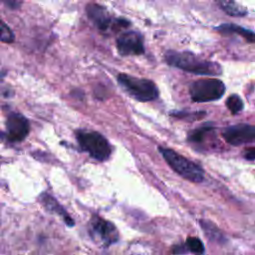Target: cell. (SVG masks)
Segmentation results:
<instances>
[{
	"label": "cell",
	"mask_w": 255,
	"mask_h": 255,
	"mask_svg": "<svg viewBox=\"0 0 255 255\" xmlns=\"http://www.w3.org/2000/svg\"><path fill=\"white\" fill-rule=\"evenodd\" d=\"M77 140L81 148L87 151L93 158L104 161L112 153V147L107 138L98 131L78 130Z\"/></svg>",
	"instance_id": "obj_4"
},
{
	"label": "cell",
	"mask_w": 255,
	"mask_h": 255,
	"mask_svg": "<svg viewBox=\"0 0 255 255\" xmlns=\"http://www.w3.org/2000/svg\"><path fill=\"white\" fill-rule=\"evenodd\" d=\"M217 30L221 33H234L243 37L250 43H255V33L246 28H243L236 24H222L217 27Z\"/></svg>",
	"instance_id": "obj_12"
},
{
	"label": "cell",
	"mask_w": 255,
	"mask_h": 255,
	"mask_svg": "<svg viewBox=\"0 0 255 255\" xmlns=\"http://www.w3.org/2000/svg\"><path fill=\"white\" fill-rule=\"evenodd\" d=\"M187 251H190L194 254H202L204 252V246L201 240L197 237H188L185 242Z\"/></svg>",
	"instance_id": "obj_15"
},
{
	"label": "cell",
	"mask_w": 255,
	"mask_h": 255,
	"mask_svg": "<svg viewBox=\"0 0 255 255\" xmlns=\"http://www.w3.org/2000/svg\"><path fill=\"white\" fill-rule=\"evenodd\" d=\"M225 92V85L218 79H200L191 84L189 94L191 99L197 103L211 102L220 99Z\"/></svg>",
	"instance_id": "obj_5"
},
{
	"label": "cell",
	"mask_w": 255,
	"mask_h": 255,
	"mask_svg": "<svg viewBox=\"0 0 255 255\" xmlns=\"http://www.w3.org/2000/svg\"><path fill=\"white\" fill-rule=\"evenodd\" d=\"M226 106L228 108V110L233 114H238L239 112L242 111L243 109V102L240 99L239 96L237 95H231L228 97L227 101H226Z\"/></svg>",
	"instance_id": "obj_16"
},
{
	"label": "cell",
	"mask_w": 255,
	"mask_h": 255,
	"mask_svg": "<svg viewBox=\"0 0 255 255\" xmlns=\"http://www.w3.org/2000/svg\"><path fill=\"white\" fill-rule=\"evenodd\" d=\"M224 12L230 16L240 17L246 15L247 11L245 8L236 3L235 0H215Z\"/></svg>",
	"instance_id": "obj_13"
},
{
	"label": "cell",
	"mask_w": 255,
	"mask_h": 255,
	"mask_svg": "<svg viewBox=\"0 0 255 255\" xmlns=\"http://www.w3.org/2000/svg\"><path fill=\"white\" fill-rule=\"evenodd\" d=\"M212 129L211 127L209 126H204V127H201L195 130H193L189 135H188V139L190 141H193V142H201L205 136V134L210 131Z\"/></svg>",
	"instance_id": "obj_18"
},
{
	"label": "cell",
	"mask_w": 255,
	"mask_h": 255,
	"mask_svg": "<svg viewBox=\"0 0 255 255\" xmlns=\"http://www.w3.org/2000/svg\"><path fill=\"white\" fill-rule=\"evenodd\" d=\"M164 59L168 65L192 74L217 76L222 72L218 64L200 59L189 52L168 51L165 53Z\"/></svg>",
	"instance_id": "obj_1"
},
{
	"label": "cell",
	"mask_w": 255,
	"mask_h": 255,
	"mask_svg": "<svg viewBox=\"0 0 255 255\" xmlns=\"http://www.w3.org/2000/svg\"><path fill=\"white\" fill-rule=\"evenodd\" d=\"M222 135L232 145H240L255 141V126L248 124H237L227 127Z\"/></svg>",
	"instance_id": "obj_7"
},
{
	"label": "cell",
	"mask_w": 255,
	"mask_h": 255,
	"mask_svg": "<svg viewBox=\"0 0 255 255\" xmlns=\"http://www.w3.org/2000/svg\"><path fill=\"white\" fill-rule=\"evenodd\" d=\"M158 150L168 165L183 178L194 183L201 182L204 179V171L198 164L170 148L159 147Z\"/></svg>",
	"instance_id": "obj_2"
},
{
	"label": "cell",
	"mask_w": 255,
	"mask_h": 255,
	"mask_svg": "<svg viewBox=\"0 0 255 255\" xmlns=\"http://www.w3.org/2000/svg\"><path fill=\"white\" fill-rule=\"evenodd\" d=\"M87 15L90 20L102 31L108 30L113 23V20L108 10L97 3H90L86 7Z\"/></svg>",
	"instance_id": "obj_10"
},
{
	"label": "cell",
	"mask_w": 255,
	"mask_h": 255,
	"mask_svg": "<svg viewBox=\"0 0 255 255\" xmlns=\"http://www.w3.org/2000/svg\"><path fill=\"white\" fill-rule=\"evenodd\" d=\"M243 155L247 160H255V147H249L245 149Z\"/></svg>",
	"instance_id": "obj_19"
},
{
	"label": "cell",
	"mask_w": 255,
	"mask_h": 255,
	"mask_svg": "<svg viewBox=\"0 0 255 255\" xmlns=\"http://www.w3.org/2000/svg\"><path fill=\"white\" fill-rule=\"evenodd\" d=\"M2 1L4 2V4H5L7 7L11 8V9H16V8H18V7L20 6V4H21V0H2Z\"/></svg>",
	"instance_id": "obj_20"
},
{
	"label": "cell",
	"mask_w": 255,
	"mask_h": 255,
	"mask_svg": "<svg viewBox=\"0 0 255 255\" xmlns=\"http://www.w3.org/2000/svg\"><path fill=\"white\" fill-rule=\"evenodd\" d=\"M186 251H187V249H186L185 244H184V245H180V246H175V247L173 248V253H174V254H183V253H185Z\"/></svg>",
	"instance_id": "obj_21"
},
{
	"label": "cell",
	"mask_w": 255,
	"mask_h": 255,
	"mask_svg": "<svg viewBox=\"0 0 255 255\" xmlns=\"http://www.w3.org/2000/svg\"><path fill=\"white\" fill-rule=\"evenodd\" d=\"M91 236L101 245L108 247L119 240L117 227L111 222L98 215H94L90 220Z\"/></svg>",
	"instance_id": "obj_6"
},
{
	"label": "cell",
	"mask_w": 255,
	"mask_h": 255,
	"mask_svg": "<svg viewBox=\"0 0 255 255\" xmlns=\"http://www.w3.org/2000/svg\"><path fill=\"white\" fill-rule=\"evenodd\" d=\"M7 137L10 141H22L29 133L28 120L19 113H10L6 120Z\"/></svg>",
	"instance_id": "obj_8"
},
{
	"label": "cell",
	"mask_w": 255,
	"mask_h": 255,
	"mask_svg": "<svg viewBox=\"0 0 255 255\" xmlns=\"http://www.w3.org/2000/svg\"><path fill=\"white\" fill-rule=\"evenodd\" d=\"M118 82L121 87L136 101L148 102L158 97L157 87L150 80L120 74L118 76Z\"/></svg>",
	"instance_id": "obj_3"
},
{
	"label": "cell",
	"mask_w": 255,
	"mask_h": 255,
	"mask_svg": "<svg viewBox=\"0 0 255 255\" xmlns=\"http://www.w3.org/2000/svg\"><path fill=\"white\" fill-rule=\"evenodd\" d=\"M117 49L123 56L141 55L144 52L142 37L139 33L128 31L117 39Z\"/></svg>",
	"instance_id": "obj_9"
},
{
	"label": "cell",
	"mask_w": 255,
	"mask_h": 255,
	"mask_svg": "<svg viewBox=\"0 0 255 255\" xmlns=\"http://www.w3.org/2000/svg\"><path fill=\"white\" fill-rule=\"evenodd\" d=\"M40 201L48 211L52 213H56L57 215H60L68 226L74 225V220L72 219V217L67 213V211L63 208V206L53 196L47 193H43L40 196Z\"/></svg>",
	"instance_id": "obj_11"
},
{
	"label": "cell",
	"mask_w": 255,
	"mask_h": 255,
	"mask_svg": "<svg viewBox=\"0 0 255 255\" xmlns=\"http://www.w3.org/2000/svg\"><path fill=\"white\" fill-rule=\"evenodd\" d=\"M15 37L12 30L0 19V41L3 43L14 42Z\"/></svg>",
	"instance_id": "obj_17"
},
{
	"label": "cell",
	"mask_w": 255,
	"mask_h": 255,
	"mask_svg": "<svg viewBox=\"0 0 255 255\" xmlns=\"http://www.w3.org/2000/svg\"><path fill=\"white\" fill-rule=\"evenodd\" d=\"M200 225L210 239L220 241L223 238L220 230H218V228L215 225H213L212 222L210 223L206 220H200Z\"/></svg>",
	"instance_id": "obj_14"
}]
</instances>
